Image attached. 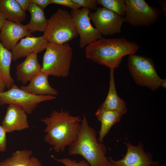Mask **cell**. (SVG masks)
<instances>
[{
    "mask_svg": "<svg viewBox=\"0 0 166 166\" xmlns=\"http://www.w3.org/2000/svg\"><path fill=\"white\" fill-rule=\"evenodd\" d=\"M80 7L96 10L98 4L96 0H73Z\"/></svg>",
    "mask_w": 166,
    "mask_h": 166,
    "instance_id": "obj_25",
    "label": "cell"
},
{
    "mask_svg": "<svg viewBox=\"0 0 166 166\" xmlns=\"http://www.w3.org/2000/svg\"><path fill=\"white\" fill-rule=\"evenodd\" d=\"M126 12L124 22L133 27L150 26L157 21L162 12L144 0H125Z\"/></svg>",
    "mask_w": 166,
    "mask_h": 166,
    "instance_id": "obj_7",
    "label": "cell"
},
{
    "mask_svg": "<svg viewBox=\"0 0 166 166\" xmlns=\"http://www.w3.org/2000/svg\"><path fill=\"white\" fill-rule=\"evenodd\" d=\"M21 9L24 11L28 10L31 3L30 0H16Z\"/></svg>",
    "mask_w": 166,
    "mask_h": 166,
    "instance_id": "obj_29",
    "label": "cell"
},
{
    "mask_svg": "<svg viewBox=\"0 0 166 166\" xmlns=\"http://www.w3.org/2000/svg\"><path fill=\"white\" fill-rule=\"evenodd\" d=\"M90 11V9L87 8H82L72 10L70 12L80 37L79 44L81 48L86 47L103 37L91 25L89 17Z\"/></svg>",
    "mask_w": 166,
    "mask_h": 166,
    "instance_id": "obj_10",
    "label": "cell"
},
{
    "mask_svg": "<svg viewBox=\"0 0 166 166\" xmlns=\"http://www.w3.org/2000/svg\"><path fill=\"white\" fill-rule=\"evenodd\" d=\"M78 35L70 13L59 8L48 20L43 36L49 43L62 44L68 43Z\"/></svg>",
    "mask_w": 166,
    "mask_h": 166,
    "instance_id": "obj_5",
    "label": "cell"
},
{
    "mask_svg": "<svg viewBox=\"0 0 166 166\" xmlns=\"http://www.w3.org/2000/svg\"><path fill=\"white\" fill-rule=\"evenodd\" d=\"M109 86L106 98L100 106L107 109L118 111L123 114L127 112L124 101L118 95L115 85L114 69H110Z\"/></svg>",
    "mask_w": 166,
    "mask_h": 166,
    "instance_id": "obj_18",
    "label": "cell"
},
{
    "mask_svg": "<svg viewBox=\"0 0 166 166\" xmlns=\"http://www.w3.org/2000/svg\"><path fill=\"white\" fill-rule=\"evenodd\" d=\"M89 17L96 29L102 35H112L121 32L124 17L104 7L90 12Z\"/></svg>",
    "mask_w": 166,
    "mask_h": 166,
    "instance_id": "obj_9",
    "label": "cell"
},
{
    "mask_svg": "<svg viewBox=\"0 0 166 166\" xmlns=\"http://www.w3.org/2000/svg\"><path fill=\"white\" fill-rule=\"evenodd\" d=\"M30 150L23 149L13 152L11 157L0 162V166H42L37 158L31 157Z\"/></svg>",
    "mask_w": 166,
    "mask_h": 166,
    "instance_id": "obj_19",
    "label": "cell"
},
{
    "mask_svg": "<svg viewBox=\"0 0 166 166\" xmlns=\"http://www.w3.org/2000/svg\"><path fill=\"white\" fill-rule=\"evenodd\" d=\"M0 13L8 21L21 23L26 18V12L16 0H0Z\"/></svg>",
    "mask_w": 166,
    "mask_h": 166,
    "instance_id": "obj_20",
    "label": "cell"
},
{
    "mask_svg": "<svg viewBox=\"0 0 166 166\" xmlns=\"http://www.w3.org/2000/svg\"><path fill=\"white\" fill-rule=\"evenodd\" d=\"M44 10L36 5L31 3L28 10L30 12L31 18L30 22L26 25L29 33L36 31H45L48 25V20L46 18Z\"/></svg>",
    "mask_w": 166,
    "mask_h": 166,
    "instance_id": "obj_21",
    "label": "cell"
},
{
    "mask_svg": "<svg viewBox=\"0 0 166 166\" xmlns=\"http://www.w3.org/2000/svg\"><path fill=\"white\" fill-rule=\"evenodd\" d=\"M45 49L41 71L49 76L67 77L69 73L73 55L69 44L50 43Z\"/></svg>",
    "mask_w": 166,
    "mask_h": 166,
    "instance_id": "obj_4",
    "label": "cell"
},
{
    "mask_svg": "<svg viewBox=\"0 0 166 166\" xmlns=\"http://www.w3.org/2000/svg\"><path fill=\"white\" fill-rule=\"evenodd\" d=\"M6 132L0 125V152H5L6 148Z\"/></svg>",
    "mask_w": 166,
    "mask_h": 166,
    "instance_id": "obj_27",
    "label": "cell"
},
{
    "mask_svg": "<svg viewBox=\"0 0 166 166\" xmlns=\"http://www.w3.org/2000/svg\"><path fill=\"white\" fill-rule=\"evenodd\" d=\"M81 121L79 116L71 115L68 111L53 110L49 117L41 119L46 126L45 141L56 152L64 151L76 140Z\"/></svg>",
    "mask_w": 166,
    "mask_h": 166,
    "instance_id": "obj_1",
    "label": "cell"
},
{
    "mask_svg": "<svg viewBox=\"0 0 166 166\" xmlns=\"http://www.w3.org/2000/svg\"><path fill=\"white\" fill-rule=\"evenodd\" d=\"M98 4L124 17L126 12L125 0H97Z\"/></svg>",
    "mask_w": 166,
    "mask_h": 166,
    "instance_id": "obj_23",
    "label": "cell"
},
{
    "mask_svg": "<svg viewBox=\"0 0 166 166\" xmlns=\"http://www.w3.org/2000/svg\"><path fill=\"white\" fill-rule=\"evenodd\" d=\"M49 43L43 36H27L21 39L11 51L12 60L15 61L32 53L41 52L46 49Z\"/></svg>",
    "mask_w": 166,
    "mask_h": 166,
    "instance_id": "obj_13",
    "label": "cell"
},
{
    "mask_svg": "<svg viewBox=\"0 0 166 166\" xmlns=\"http://www.w3.org/2000/svg\"><path fill=\"white\" fill-rule=\"evenodd\" d=\"M2 126L6 133L21 131L30 127L26 112L20 107L13 104L9 105Z\"/></svg>",
    "mask_w": 166,
    "mask_h": 166,
    "instance_id": "obj_14",
    "label": "cell"
},
{
    "mask_svg": "<svg viewBox=\"0 0 166 166\" xmlns=\"http://www.w3.org/2000/svg\"><path fill=\"white\" fill-rule=\"evenodd\" d=\"M139 48L136 43L123 38H101L86 47V57L110 69L117 68L123 57L134 54Z\"/></svg>",
    "mask_w": 166,
    "mask_h": 166,
    "instance_id": "obj_2",
    "label": "cell"
},
{
    "mask_svg": "<svg viewBox=\"0 0 166 166\" xmlns=\"http://www.w3.org/2000/svg\"><path fill=\"white\" fill-rule=\"evenodd\" d=\"M127 66L136 83L153 91L160 86L162 79L158 75L152 60L141 55H128Z\"/></svg>",
    "mask_w": 166,
    "mask_h": 166,
    "instance_id": "obj_6",
    "label": "cell"
},
{
    "mask_svg": "<svg viewBox=\"0 0 166 166\" xmlns=\"http://www.w3.org/2000/svg\"><path fill=\"white\" fill-rule=\"evenodd\" d=\"M52 4H55L67 6L72 10L79 9L80 7L73 0H51Z\"/></svg>",
    "mask_w": 166,
    "mask_h": 166,
    "instance_id": "obj_26",
    "label": "cell"
},
{
    "mask_svg": "<svg viewBox=\"0 0 166 166\" xmlns=\"http://www.w3.org/2000/svg\"><path fill=\"white\" fill-rule=\"evenodd\" d=\"M6 85L3 79L0 76V92L5 91Z\"/></svg>",
    "mask_w": 166,
    "mask_h": 166,
    "instance_id": "obj_31",
    "label": "cell"
},
{
    "mask_svg": "<svg viewBox=\"0 0 166 166\" xmlns=\"http://www.w3.org/2000/svg\"><path fill=\"white\" fill-rule=\"evenodd\" d=\"M49 76L40 71L33 77L28 85H22L20 88L35 95L57 96L58 92L50 85L48 80Z\"/></svg>",
    "mask_w": 166,
    "mask_h": 166,
    "instance_id": "obj_15",
    "label": "cell"
},
{
    "mask_svg": "<svg viewBox=\"0 0 166 166\" xmlns=\"http://www.w3.org/2000/svg\"><path fill=\"white\" fill-rule=\"evenodd\" d=\"M157 2L161 6L162 12L164 13V15L166 16V2L165 0H157Z\"/></svg>",
    "mask_w": 166,
    "mask_h": 166,
    "instance_id": "obj_30",
    "label": "cell"
},
{
    "mask_svg": "<svg viewBox=\"0 0 166 166\" xmlns=\"http://www.w3.org/2000/svg\"><path fill=\"white\" fill-rule=\"evenodd\" d=\"M69 155L82 156L90 166H108L109 162L105 156L106 149L96 137L94 129L89 126L83 116L76 140L69 146Z\"/></svg>",
    "mask_w": 166,
    "mask_h": 166,
    "instance_id": "obj_3",
    "label": "cell"
},
{
    "mask_svg": "<svg viewBox=\"0 0 166 166\" xmlns=\"http://www.w3.org/2000/svg\"><path fill=\"white\" fill-rule=\"evenodd\" d=\"M160 86L163 87L166 89V79H163L161 82Z\"/></svg>",
    "mask_w": 166,
    "mask_h": 166,
    "instance_id": "obj_33",
    "label": "cell"
},
{
    "mask_svg": "<svg viewBox=\"0 0 166 166\" xmlns=\"http://www.w3.org/2000/svg\"><path fill=\"white\" fill-rule=\"evenodd\" d=\"M56 97L49 95H37L21 89L14 84L6 91L0 92V105L13 104L17 105L27 114H31L40 103L51 101Z\"/></svg>",
    "mask_w": 166,
    "mask_h": 166,
    "instance_id": "obj_8",
    "label": "cell"
},
{
    "mask_svg": "<svg viewBox=\"0 0 166 166\" xmlns=\"http://www.w3.org/2000/svg\"><path fill=\"white\" fill-rule=\"evenodd\" d=\"M33 36L26 25L6 20L0 30V41L2 45L11 51L18 41L25 36Z\"/></svg>",
    "mask_w": 166,
    "mask_h": 166,
    "instance_id": "obj_12",
    "label": "cell"
},
{
    "mask_svg": "<svg viewBox=\"0 0 166 166\" xmlns=\"http://www.w3.org/2000/svg\"><path fill=\"white\" fill-rule=\"evenodd\" d=\"M108 166H112L109 163V164L108 165Z\"/></svg>",
    "mask_w": 166,
    "mask_h": 166,
    "instance_id": "obj_34",
    "label": "cell"
},
{
    "mask_svg": "<svg viewBox=\"0 0 166 166\" xmlns=\"http://www.w3.org/2000/svg\"><path fill=\"white\" fill-rule=\"evenodd\" d=\"M6 20L4 16L0 13V30Z\"/></svg>",
    "mask_w": 166,
    "mask_h": 166,
    "instance_id": "obj_32",
    "label": "cell"
},
{
    "mask_svg": "<svg viewBox=\"0 0 166 166\" xmlns=\"http://www.w3.org/2000/svg\"><path fill=\"white\" fill-rule=\"evenodd\" d=\"M30 3L36 5L43 10L47 6L52 4L51 0H30Z\"/></svg>",
    "mask_w": 166,
    "mask_h": 166,
    "instance_id": "obj_28",
    "label": "cell"
},
{
    "mask_svg": "<svg viewBox=\"0 0 166 166\" xmlns=\"http://www.w3.org/2000/svg\"><path fill=\"white\" fill-rule=\"evenodd\" d=\"M123 114L118 111L106 109L100 106L95 113V116L101 124L98 140L103 143L104 138L111 127L119 122Z\"/></svg>",
    "mask_w": 166,
    "mask_h": 166,
    "instance_id": "obj_17",
    "label": "cell"
},
{
    "mask_svg": "<svg viewBox=\"0 0 166 166\" xmlns=\"http://www.w3.org/2000/svg\"><path fill=\"white\" fill-rule=\"evenodd\" d=\"M37 53H35L27 56L24 61L17 65L16 75L18 81L26 84L41 71L42 66L38 61Z\"/></svg>",
    "mask_w": 166,
    "mask_h": 166,
    "instance_id": "obj_16",
    "label": "cell"
},
{
    "mask_svg": "<svg viewBox=\"0 0 166 166\" xmlns=\"http://www.w3.org/2000/svg\"><path fill=\"white\" fill-rule=\"evenodd\" d=\"M12 60L11 51L6 49L0 41V76L4 81L6 88L10 89L14 84L10 74V67Z\"/></svg>",
    "mask_w": 166,
    "mask_h": 166,
    "instance_id": "obj_22",
    "label": "cell"
},
{
    "mask_svg": "<svg viewBox=\"0 0 166 166\" xmlns=\"http://www.w3.org/2000/svg\"><path fill=\"white\" fill-rule=\"evenodd\" d=\"M127 148V152L122 159L115 160L111 157L109 158L110 164L112 166H157V161L152 160V156L149 152H145L143 145L139 142L136 146L130 142H124Z\"/></svg>",
    "mask_w": 166,
    "mask_h": 166,
    "instance_id": "obj_11",
    "label": "cell"
},
{
    "mask_svg": "<svg viewBox=\"0 0 166 166\" xmlns=\"http://www.w3.org/2000/svg\"><path fill=\"white\" fill-rule=\"evenodd\" d=\"M51 156L56 161L63 164L65 166H90L89 163L85 160L77 162L74 160H72L67 157L57 159L53 155H51Z\"/></svg>",
    "mask_w": 166,
    "mask_h": 166,
    "instance_id": "obj_24",
    "label": "cell"
}]
</instances>
